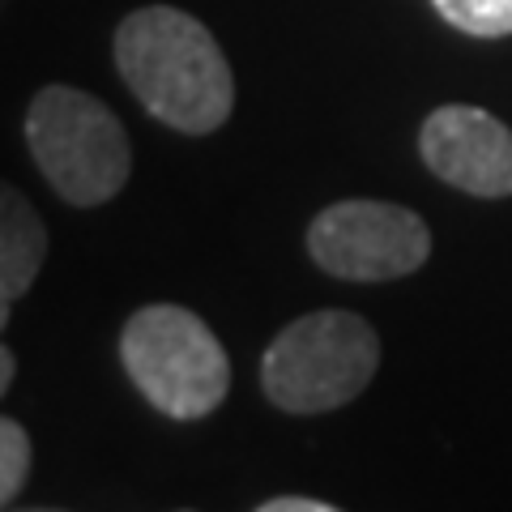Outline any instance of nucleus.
Masks as SVG:
<instances>
[{"instance_id":"423d86ee","label":"nucleus","mask_w":512,"mask_h":512,"mask_svg":"<svg viewBox=\"0 0 512 512\" xmlns=\"http://www.w3.org/2000/svg\"><path fill=\"white\" fill-rule=\"evenodd\" d=\"M427 171L470 197H512V128L483 107L448 103L419 128Z\"/></svg>"},{"instance_id":"7ed1b4c3","label":"nucleus","mask_w":512,"mask_h":512,"mask_svg":"<svg viewBox=\"0 0 512 512\" xmlns=\"http://www.w3.org/2000/svg\"><path fill=\"white\" fill-rule=\"evenodd\" d=\"M380 338L363 316L320 308L291 320L261 359V389L286 414H329L372 384Z\"/></svg>"},{"instance_id":"1a4fd4ad","label":"nucleus","mask_w":512,"mask_h":512,"mask_svg":"<svg viewBox=\"0 0 512 512\" xmlns=\"http://www.w3.org/2000/svg\"><path fill=\"white\" fill-rule=\"evenodd\" d=\"M30 474V436L18 419H0V504L13 508Z\"/></svg>"},{"instance_id":"0eeeda50","label":"nucleus","mask_w":512,"mask_h":512,"mask_svg":"<svg viewBox=\"0 0 512 512\" xmlns=\"http://www.w3.org/2000/svg\"><path fill=\"white\" fill-rule=\"evenodd\" d=\"M47 256V227L18 188L0 192V320L35 286Z\"/></svg>"},{"instance_id":"20e7f679","label":"nucleus","mask_w":512,"mask_h":512,"mask_svg":"<svg viewBox=\"0 0 512 512\" xmlns=\"http://www.w3.org/2000/svg\"><path fill=\"white\" fill-rule=\"evenodd\" d=\"M26 146L43 180L69 205H103L128 184V133L103 99L77 86H43L26 107Z\"/></svg>"},{"instance_id":"f257e3e1","label":"nucleus","mask_w":512,"mask_h":512,"mask_svg":"<svg viewBox=\"0 0 512 512\" xmlns=\"http://www.w3.org/2000/svg\"><path fill=\"white\" fill-rule=\"evenodd\" d=\"M116 69L133 99L175 133L205 137L231 120L235 77L210 26L184 9L146 5L116 26Z\"/></svg>"},{"instance_id":"f03ea898","label":"nucleus","mask_w":512,"mask_h":512,"mask_svg":"<svg viewBox=\"0 0 512 512\" xmlns=\"http://www.w3.org/2000/svg\"><path fill=\"white\" fill-rule=\"evenodd\" d=\"M120 363L146 402L175 423L214 414L231 393V359L214 329L180 303H150L128 316Z\"/></svg>"},{"instance_id":"39448f33","label":"nucleus","mask_w":512,"mask_h":512,"mask_svg":"<svg viewBox=\"0 0 512 512\" xmlns=\"http://www.w3.org/2000/svg\"><path fill=\"white\" fill-rule=\"evenodd\" d=\"M308 256L342 282H393L431 256L427 222L393 201H338L308 227Z\"/></svg>"},{"instance_id":"6e6552de","label":"nucleus","mask_w":512,"mask_h":512,"mask_svg":"<svg viewBox=\"0 0 512 512\" xmlns=\"http://www.w3.org/2000/svg\"><path fill=\"white\" fill-rule=\"evenodd\" d=\"M431 5L448 26L466 30L474 39L512 35V0H431Z\"/></svg>"},{"instance_id":"9d476101","label":"nucleus","mask_w":512,"mask_h":512,"mask_svg":"<svg viewBox=\"0 0 512 512\" xmlns=\"http://www.w3.org/2000/svg\"><path fill=\"white\" fill-rule=\"evenodd\" d=\"M261 512H333L329 500H303V495H278V500H265Z\"/></svg>"},{"instance_id":"9b49d317","label":"nucleus","mask_w":512,"mask_h":512,"mask_svg":"<svg viewBox=\"0 0 512 512\" xmlns=\"http://www.w3.org/2000/svg\"><path fill=\"white\" fill-rule=\"evenodd\" d=\"M13 372H18V355H13V350L5 346V350H0V393H9Z\"/></svg>"}]
</instances>
